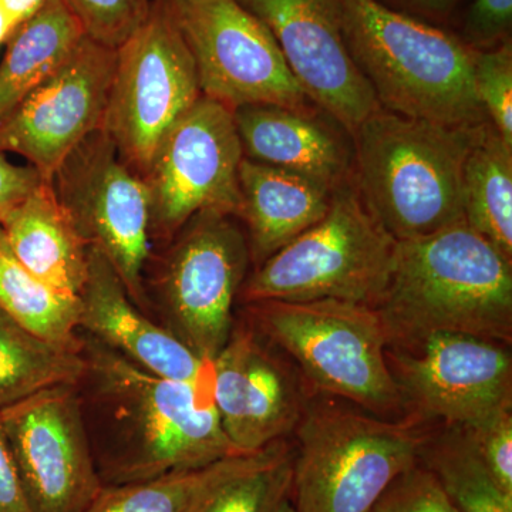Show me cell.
Listing matches in <instances>:
<instances>
[{"label":"cell","mask_w":512,"mask_h":512,"mask_svg":"<svg viewBox=\"0 0 512 512\" xmlns=\"http://www.w3.org/2000/svg\"><path fill=\"white\" fill-rule=\"evenodd\" d=\"M202 96L194 60L167 0H151L143 25L117 49L103 130L143 178L161 144Z\"/></svg>","instance_id":"9c48e42d"},{"label":"cell","mask_w":512,"mask_h":512,"mask_svg":"<svg viewBox=\"0 0 512 512\" xmlns=\"http://www.w3.org/2000/svg\"><path fill=\"white\" fill-rule=\"evenodd\" d=\"M375 309L389 346L416 345L436 333L511 345L512 261L466 220L397 241L389 282Z\"/></svg>","instance_id":"7a4b0ae2"},{"label":"cell","mask_w":512,"mask_h":512,"mask_svg":"<svg viewBox=\"0 0 512 512\" xmlns=\"http://www.w3.org/2000/svg\"><path fill=\"white\" fill-rule=\"evenodd\" d=\"M87 262L79 295L82 332L154 375L180 382H201L212 375L211 362L134 305L106 256L89 248Z\"/></svg>","instance_id":"ac0fdd59"},{"label":"cell","mask_w":512,"mask_h":512,"mask_svg":"<svg viewBox=\"0 0 512 512\" xmlns=\"http://www.w3.org/2000/svg\"><path fill=\"white\" fill-rule=\"evenodd\" d=\"M117 50L83 36L59 67L0 119V151L46 180L77 144L103 127Z\"/></svg>","instance_id":"9a60e30c"},{"label":"cell","mask_w":512,"mask_h":512,"mask_svg":"<svg viewBox=\"0 0 512 512\" xmlns=\"http://www.w3.org/2000/svg\"><path fill=\"white\" fill-rule=\"evenodd\" d=\"M167 3L194 60L202 96L232 111L244 106L316 109L275 37L238 0Z\"/></svg>","instance_id":"8fae6325"},{"label":"cell","mask_w":512,"mask_h":512,"mask_svg":"<svg viewBox=\"0 0 512 512\" xmlns=\"http://www.w3.org/2000/svg\"><path fill=\"white\" fill-rule=\"evenodd\" d=\"M237 218L247 234L251 264L261 265L325 217L333 191L271 165L242 158Z\"/></svg>","instance_id":"ffe728a7"},{"label":"cell","mask_w":512,"mask_h":512,"mask_svg":"<svg viewBox=\"0 0 512 512\" xmlns=\"http://www.w3.org/2000/svg\"><path fill=\"white\" fill-rule=\"evenodd\" d=\"M0 512H33L2 423H0Z\"/></svg>","instance_id":"e575fe53"},{"label":"cell","mask_w":512,"mask_h":512,"mask_svg":"<svg viewBox=\"0 0 512 512\" xmlns=\"http://www.w3.org/2000/svg\"><path fill=\"white\" fill-rule=\"evenodd\" d=\"M419 461L437 477L458 512H512V495L491 476L467 429L427 430Z\"/></svg>","instance_id":"484cf974"},{"label":"cell","mask_w":512,"mask_h":512,"mask_svg":"<svg viewBox=\"0 0 512 512\" xmlns=\"http://www.w3.org/2000/svg\"><path fill=\"white\" fill-rule=\"evenodd\" d=\"M80 333L84 370L76 387L103 485L136 483L244 454L222 430L212 375L201 382L154 375Z\"/></svg>","instance_id":"6da1fadb"},{"label":"cell","mask_w":512,"mask_h":512,"mask_svg":"<svg viewBox=\"0 0 512 512\" xmlns=\"http://www.w3.org/2000/svg\"><path fill=\"white\" fill-rule=\"evenodd\" d=\"M318 109L244 106L234 110L248 160L302 175L335 191L353 178V140Z\"/></svg>","instance_id":"d6986e66"},{"label":"cell","mask_w":512,"mask_h":512,"mask_svg":"<svg viewBox=\"0 0 512 512\" xmlns=\"http://www.w3.org/2000/svg\"><path fill=\"white\" fill-rule=\"evenodd\" d=\"M47 2L49 0H0V8L20 26L39 12Z\"/></svg>","instance_id":"d590c367"},{"label":"cell","mask_w":512,"mask_h":512,"mask_svg":"<svg viewBox=\"0 0 512 512\" xmlns=\"http://www.w3.org/2000/svg\"><path fill=\"white\" fill-rule=\"evenodd\" d=\"M397 241L376 221L353 178L336 188L325 217L256 266L238 299H339L375 306L392 272Z\"/></svg>","instance_id":"52a82bcc"},{"label":"cell","mask_w":512,"mask_h":512,"mask_svg":"<svg viewBox=\"0 0 512 512\" xmlns=\"http://www.w3.org/2000/svg\"><path fill=\"white\" fill-rule=\"evenodd\" d=\"M268 447L136 483L104 485L84 512H194L218 484L258 463Z\"/></svg>","instance_id":"d4e9b609"},{"label":"cell","mask_w":512,"mask_h":512,"mask_svg":"<svg viewBox=\"0 0 512 512\" xmlns=\"http://www.w3.org/2000/svg\"><path fill=\"white\" fill-rule=\"evenodd\" d=\"M79 20L63 0H49L6 43L0 63V119L45 82L83 39Z\"/></svg>","instance_id":"7402d4cb"},{"label":"cell","mask_w":512,"mask_h":512,"mask_svg":"<svg viewBox=\"0 0 512 512\" xmlns=\"http://www.w3.org/2000/svg\"><path fill=\"white\" fill-rule=\"evenodd\" d=\"M512 0H474L464 25V42L476 50L493 49L510 39Z\"/></svg>","instance_id":"d6a6232c"},{"label":"cell","mask_w":512,"mask_h":512,"mask_svg":"<svg viewBox=\"0 0 512 512\" xmlns=\"http://www.w3.org/2000/svg\"><path fill=\"white\" fill-rule=\"evenodd\" d=\"M343 33L380 107L440 126L488 123L473 82V47L379 0H342Z\"/></svg>","instance_id":"277c9868"},{"label":"cell","mask_w":512,"mask_h":512,"mask_svg":"<svg viewBox=\"0 0 512 512\" xmlns=\"http://www.w3.org/2000/svg\"><path fill=\"white\" fill-rule=\"evenodd\" d=\"M82 353L67 352L30 332L0 308V409L59 384H77Z\"/></svg>","instance_id":"4316f807"},{"label":"cell","mask_w":512,"mask_h":512,"mask_svg":"<svg viewBox=\"0 0 512 512\" xmlns=\"http://www.w3.org/2000/svg\"><path fill=\"white\" fill-rule=\"evenodd\" d=\"M242 158L234 111L201 96L165 137L141 178L153 249L167 245L200 212L237 217Z\"/></svg>","instance_id":"7c38bea8"},{"label":"cell","mask_w":512,"mask_h":512,"mask_svg":"<svg viewBox=\"0 0 512 512\" xmlns=\"http://www.w3.org/2000/svg\"><path fill=\"white\" fill-rule=\"evenodd\" d=\"M404 5L419 10V12L429 13V15H444L450 12L457 0H400Z\"/></svg>","instance_id":"8d00e7d4"},{"label":"cell","mask_w":512,"mask_h":512,"mask_svg":"<svg viewBox=\"0 0 512 512\" xmlns=\"http://www.w3.org/2000/svg\"><path fill=\"white\" fill-rule=\"evenodd\" d=\"M79 20L84 35L119 49L146 20L151 0H63Z\"/></svg>","instance_id":"f546056e"},{"label":"cell","mask_w":512,"mask_h":512,"mask_svg":"<svg viewBox=\"0 0 512 512\" xmlns=\"http://www.w3.org/2000/svg\"><path fill=\"white\" fill-rule=\"evenodd\" d=\"M0 308L56 348L82 353L79 296L67 295L16 258L0 228Z\"/></svg>","instance_id":"cb8c5ba5"},{"label":"cell","mask_w":512,"mask_h":512,"mask_svg":"<svg viewBox=\"0 0 512 512\" xmlns=\"http://www.w3.org/2000/svg\"><path fill=\"white\" fill-rule=\"evenodd\" d=\"M211 365L215 410L238 453H256L295 431L309 399L302 377L247 320L234 323Z\"/></svg>","instance_id":"e0dca14e"},{"label":"cell","mask_w":512,"mask_h":512,"mask_svg":"<svg viewBox=\"0 0 512 512\" xmlns=\"http://www.w3.org/2000/svg\"><path fill=\"white\" fill-rule=\"evenodd\" d=\"M467 430L491 476L512 495V409Z\"/></svg>","instance_id":"1f68e13d"},{"label":"cell","mask_w":512,"mask_h":512,"mask_svg":"<svg viewBox=\"0 0 512 512\" xmlns=\"http://www.w3.org/2000/svg\"><path fill=\"white\" fill-rule=\"evenodd\" d=\"M275 512H298L296 511L295 505L292 504L291 498H286L284 503L279 505L278 510Z\"/></svg>","instance_id":"f35d334b"},{"label":"cell","mask_w":512,"mask_h":512,"mask_svg":"<svg viewBox=\"0 0 512 512\" xmlns=\"http://www.w3.org/2000/svg\"><path fill=\"white\" fill-rule=\"evenodd\" d=\"M151 252L144 286L151 311L201 359L212 362L234 328V305L251 264L237 217L204 211Z\"/></svg>","instance_id":"ba28073f"},{"label":"cell","mask_w":512,"mask_h":512,"mask_svg":"<svg viewBox=\"0 0 512 512\" xmlns=\"http://www.w3.org/2000/svg\"><path fill=\"white\" fill-rule=\"evenodd\" d=\"M244 318L291 357L320 394L382 419L404 414L387 362L389 339L373 306L339 299L258 301L244 303Z\"/></svg>","instance_id":"8992f818"},{"label":"cell","mask_w":512,"mask_h":512,"mask_svg":"<svg viewBox=\"0 0 512 512\" xmlns=\"http://www.w3.org/2000/svg\"><path fill=\"white\" fill-rule=\"evenodd\" d=\"M464 220L512 261V147L481 127L463 173Z\"/></svg>","instance_id":"603a6c76"},{"label":"cell","mask_w":512,"mask_h":512,"mask_svg":"<svg viewBox=\"0 0 512 512\" xmlns=\"http://www.w3.org/2000/svg\"><path fill=\"white\" fill-rule=\"evenodd\" d=\"M50 181L84 244L106 256L131 301L150 316L144 274L153 245L143 180L100 128L70 151Z\"/></svg>","instance_id":"30bf717a"},{"label":"cell","mask_w":512,"mask_h":512,"mask_svg":"<svg viewBox=\"0 0 512 512\" xmlns=\"http://www.w3.org/2000/svg\"><path fill=\"white\" fill-rule=\"evenodd\" d=\"M33 512H84L103 481L84 426L76 384L40 390L0 409Z\"/></svg>","instance_id":"5bb4252c"},{"label":"cell","mask_w":512,"mask_h":512,"mask_svg":"<svg viewBox=\"0 0 512 512\" xmlns=\"http://www.w3.org/2000/svg\"><path fill=\"white\" fill-rule=\"evenodd\" d=\"M483 126H440L382 107L360 124L352 137L353 184L396 241L464 221V164Z\"/></svg>","instance_id":"3957f363"},{"label":"cell","mask_w":512,"mask_h":512,"mask_svg":"<svg viewBox=\"0 0 512 512\" xmlns=\"http://www.w3.org/2000/svg\"><path fill=\"white\" fill-rule=\"evenodd\" d=\"M43 180L46 178L37 173L32 165L23 167L10 163L6 154L0 151V221Z\"/></svg>","instance_id":"836d02e7"},{"label":"cell","mask_w":512,"mask_h":512,"mask_svg":"<svg viewBox=\"0 0 512 512\" xmlns=\"http://www.w3.org/2000/svg\"><path fill=\"white\" fill-rule=\"evenodd\" d=\"M293 463L295 447L276 441L254 466L218 484L194 512H275L291 498Z\"/></svg>","instance_id":"83f0119b"},{"label":"cell","mask_w":512,"mask_h":512,"mask_svg":"<svg viewBox=\"0 0 512 512\" xmlns=\"http://www.w3.org/2000/svg\"><path fill=\"white\" fill-rule=\"evenodd\" d=\"M275 37L303 93L353 137L380 109L350 55L342 0H238Z\"/></svg>","instance_id":"2e32d148"},{"label":"cell","mask_w":512,"mask_h":512,"mask_svg":"<svg viewBox=\"0 0 512 512\" xmlns=\"http://www.w3.org/2000/svg\"><path fill=\"white\" fill-rule=\"evenodd\" d=\"M10 249L40 281L79 296L87 278L89 248L73 228L53 191L43 180L0 221Z\"/></svg>","instance_id":"44dd1931"},{"label":"cell","mask_w":512,"mask_h":512,"mask_svg":"<svg viewBox=\"0 0 512 512\" xmlns=\"http://www.w3.org/2000/svg\"><path fill=\"white\" fill-rule=\"evenodd\" d=\"M473 82L488 121L505 143L512 147L511 39L493 49H474Z\"/></svg>","instance_id":"f1b7e54d"},{"label":"cell","mask_w":512,"mask_h":512,"mask_svg":"<svg viewBox=\"0 0 512 512\" xmlns=\"http://www.w3.org/2000/svg\"><path fill=\"white\" fill-rule=\"evenodd\" d=\"M372 512L458 511L437 477L419 461L393 481Z\"/></svg>","instance_id":"4dcf8cb0"},{"label":"cell","mask_w":512,"mask_h":512,"mask_svg":"<svg viewBox=\"0 0 512 512\" xmlns=\"http://www.w3.org/2000/svg\"><path fill=\"white\" fill-rule=\"evenodd\" d=\"M292 491L298 512H372L387 488L419 464L427 430L345 400L309 397L295 431Z\"/></svg>","instance_id":"5b68a950"},{"label":"cell","mask_w":512,"mask_h":512,"mask_svg":"<svg viewBox=\"0 0 512 512\" xmlns=\"http://www.w3.org/2000/svg\"><path fill=\"white\" fill-rule=\"evenodd\" d=\"M387 362L407 417L474 429L512 409L510 345L436 333L416 345L389 346Z\"/></svg>","instance_id":"4fadbf2b"},{"label":"cell","mask_w":512,"mask_h":512,"mask_svg":"<svg viewBox=\"0 0 512 512\" xmlns=\"http://www.w3.org/2000/svg\"><path fill=\"white\" fill-rule=\"evenodd\" d=\"M19 28L18 23L15 22L8 13L0 8V46L6 45L12 37L15 30Z\"/></svg>","instance_id":"74e56055"}]
</instances>
